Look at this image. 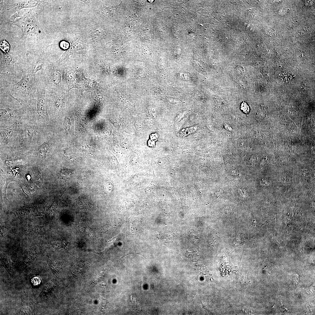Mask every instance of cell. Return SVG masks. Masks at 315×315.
<instances>
[{"mask_svg":"<svg viewBox=\"0 0 315 315\" xmlns=\"http://www.w3.org/2000/svg\"><path fill=\"white\" fill-rule=\"evenodd\" d=\"M41 87L38 78L32 70L24 73L19 80L11 85L7 91L19 102H30L35 98Z\"/></svg>","mask_w":315,"mask_h":315,"instance_id":"cell-1","label":"cell"},{"mask_svg":"<svg viewBox=\"0 0 315 315\" xmlns=\"http://www.w3.org/2000/svg\"><path fill=\"white\" fill-rule=\"evenodd\" d=\"M131 299L132 301V303L133 308L135 309L139 310H141V308L139 304L136 302L135 299L133 297H131Z\"/></svg>","mask_w":315,"mask_h":315,"instance_id":"cell-11","label":"cell"},{"mask_svg":"<svg viewBox=\"0 0 315 315\" xmlns=\"http://www.w3.org/2000/svg\"><path fill=\"white\" fill-rule=\"evenodd\" d=\"M266 113L265 108L263 106H260L257 111L256 118L258 120H262L265 118Z\"/></svg>","mask_w":315,"mask_h":315,"instance_id":"cell-6","label":"cell"},{"mask_svg":"<svg viewBox=\"0 0 315 315\" xmlns=\"http://www.w3.org/2000/svg\"><path fill=\"white\" fill-rule=\"evenodd\" d=\"M49 144L48 142H44L37 149V154L40 158H45L49 151Z\"/></svg>","mask_w":315,"mask_h":315,"instance_id":"cell-4","label":"cell"},{"mask_svg":"<svg viewBox=\"0 0 315 315\" xmlns=\"http://www.w3.org/2000/svg\"><path fill=\"white\" fill-rule=\"evenodd\" d=\"M195 128L194 127L187 128L182 130L181 135L182 136H185L194 132Z\"/></svg>","mask_w":315,"mask_h":315,"instance_id":"cell-9","label":"cell"},{"mask_svg":"<svg viewBox=\"0 0 315 315\" xmlns=\"http://www.w3.org/2000/svg\"><path fill=\"white\" fill-rule=\"evenodd\" d=\"M0 47L1 49L4 52L7 53L9 51L10 46L8 43L5 41L1 42Z\"/></svg>","mask_w":315,"mask_h":315,"instance_id":"cell-8","label":"cell"},{"mask_svg":"<svg viewBox=\"0 0 315 315\" xmlns=\"http://www.w3.org/2000/svg\"><path fill=\"white\" fill-rule=\"evenodd\" d=\"M34 286L39 285L41 282L40 279L37 277H33L31 280Z\"/></svg>","mask_w":315,"mask_h":315,"instance_id":"cell-12","label":"cell"},{"mask_svg":"<svg viewBox=\"0 0 315 315\" xmlns=\"http://www.w3.org/2000/svg\"><path fill=\"white\" fill-rule=\"evenodd\" d=\"M81 42L79 40H76L73 42L69 49L65 52L60 59L61 61L68 57L77 51L82 49V46Z\"/></svg>","mask_w":315,"mask_h":315,"instance_id":"cell-2","label":"cell"},{"mask_svg":"<svg viewBox=\"0 0 315 315\" xmlns=\"http://www.w3.org/2000/svg\"><path fill=\"white\" fill-rule=\"evenodd\" d=\"M240 108L244 112L246 113H248L249 111V107L247 103L245 102H243L241 104Z\"/></svg>","mask_w":315,"mask_h":315,"instance_id":"cell-10","label":"cell"},{"mask_svg":"<svg viewBox=\"0 0 315 315\" xmlns=\"http://www.w3.org/2000/svg\"><path fill=\"white\" fill-rule=\"evenodd\" d=\"M61 47L64 49H66L68 47L67 43L65 41L62 42L60 44Z\"/></svg>","mask_w":315,"mask_h":315,"instance_id":"cell-13","label":"cell"},{"mask_svg":"<svg viewBox=\"0 0 315 315\" xmlns=\"http://www.w3.org/2000/svg\"><path fill=\"white\" fill-rule=\"evenodd\" d=\"M18 110H15L9 108L0 109L1 119H8L13 117Z\"/></svg>","mask_w":315,"mask_h":315,"instance_id":"cell-5","label":"cell"},{"mask_svg":"<svg viewBox=\"0 0 315 315\" xmlns=\"http://www.w3.org/2000/svg\"><path fill=\"white\" fill-rule=\"evenodd\" d=\"M104 35V31L100 29L92 31L90 33V37L92 42L95 43L102 40Z\"/></svg>","mask_w":315,"mask_h":315,"instance_id":"cell-3","label":"cell"},{"mask_svg":"<svg viewBox=\"0 0 315 315\" xmlns=\"http://www.w3.org/2000/svg\"><path fill=\"white\" fill-rule=\"evenodd\" d=\"M14 126H12L5 129L3 134V137L4 139L8 140L11 138L14 133Z\"/></svg>","mask_w":315,"mask_h":315,"instance_id":"cell-7","label":"cell"}]
</instances>
